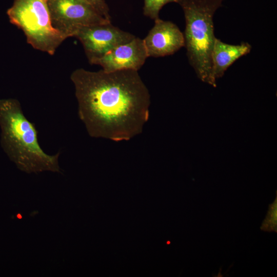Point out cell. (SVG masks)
Wrapping results in <instances>:
<instances>
[{
    "instance_id": "6da1fadb",
    "label": "cell",
    "mask_w": 277,
    "mask_h": 277,
    "mask_svg": "<svg viewBox=\"0 0 277 277\" xmlns=\"http://www.w3.org/2000/svg\"><path fill=\"white\" fill-rule=\"evenodd\" d=\"M78 115L88 134L114 142L142 132L149 116L150 95L138 71H73Z\"/></svg>"
},
{
    "instance_id": "5b68a950",
    "label": "cell",
    "mask_w": 277,
    "mask_h": 277,
    "mask_svg": "<svg viewBox=\"0 0 277 277\" xmlns=\"http://www.w3.org/2000/svg\"><path fill=\"white\" fill-rule=\"evenodd\" d=\"M51 23L66 39L80 28L111 22L82 0H47Z\"/></svg>"
},
{
    "instance_id": "9c48e42d",
    "label": "cell",
    "mask_w": 277,
    "mask_h": 277,
    "mask_svg": "<svg viewBox=\"0 0 277 277\" xmlns=\"http://www.w3.org/2000/svg\"><path fill=\"white\" fill-rule=\"evenodd\" d=\"M251 46L242 42L239 45H230L216 38L212 53V72L214 78L222 77L225 71L241 57L250 53Z\"/></svg>"
},
{
    "instance_id": "7a4b0ae2",
    "label": "cell",
    "mask_w": 277,
    "mask_h": 277,
    "mask_svg": "<svg viewBox=\"0 0 277 277\" xmlns=\"http://www.w3.org/2000/svg\"><path fill=\"white\" fill-rule=\"evenodd\" d=\"M0 128L2 148L20 170L61 172L60 153L49 155L42 149L35 126L25 116L17 100L0 99Z\"/></svg>"
},
{
    "instance_id": "277c9868",
    "label": "cell",
    "mask_w": 277,
    "mask_h": 277,
    "mask_svg": "<svg viewBox=\"0 0 277 277\" xmlns=\"http://www.w3.org/2000/svg\"><path fill=\"white\" fill-rule=\"evenodd\" d=\"M7 13L36 50L53 55L66 39L52 26L47 0H14Z\"/></svg>"
},
{
    "instance_id": "8992f818",
    "label": "cell",
    "mask_w": 277,
    "mask_h": 277,
    "mask_svg": "<svg viewBox=\"0 0 277 277\" xmlns=\"http://www.w3.org/2000/svg\"><path fill=\"white\" fill-rule=\"evenodd\" d=\"M73 37L82 43L91 64L117 46L135 37L134 35L113 26L111 22L80 28Z\"/></svg>"
},
{
    "instance_id": "52a82bcc",
    "label": "cell",
    "mask_w": 277,
    "mask_h": 277,
    "mask_svg": "<svg viewBox=\"0 0 277 277\" xmlns=\"http://www.w3.org/2000/svg\"><path fill=\"white\" fill-rule=\"evenodd\" d=\"M148 57L143 39L135 37L112 49L92 64L100 65L106 72L123 70L138 71Z\"/></svg>"
},
{
    "instance_id": "8fae6325",
    "label": "cell",
    "mask_w": 277,
    "mask_h": 277,
    "mask_svg": "<svg viewBox=\"0 0 277 277\" xmlns=\"http://www.w3.org/2000/svg\"><path fill=\"white\" fill-rule=\"evenodd\" d=\"M276 198L273 204L270 205L266 218L262 224V229L268 231H276Z\"/></svg>"
},
{
    "instance_id": "3957f363",
    "label": "cell",
    "mask_w": 277,
    "mask_h": 277,
    "mask_svg": "<svg viewBox=\"0 0 277 277\" xmlns=\"http://www.w3.org/2000/svg\"><path fill=\"white\" fill-rule=\"evenodd\" d=\"M223 0H178L185 18L184 37L189 62L198 77L216 85L212 72V53L216 37L213 17Z\"/></svg>"
},
{
    "instance_id": "30bf717a",
    "label": "cell",
    "mask_w": 277,
    "mask_h": 277,
    "mask_svg": "<svg viewBox=\"0 0 277 277\" xmlns=\"http://www.w3.org/2000/svg\"><path fill=\"white\" fill-rule=\"evenodd\" d=\"M178 0H144V14L155 20L159 18V14L162 8L166 4L172 2L177 3Z\"/></svg>"
},
{
    "instance_id": "ba28073f",
    "label": "cell",
    "mask_w": 277,
    "mask_h": 277,
    "mask_svg": "<svg viewBox=\"0 0 277 277\" xmlns=\"http://www.w3.org/2000/svg\"><path fill=\"white\" fill-rule=\"evenodd\" d=\"M154 21V26L143 39L148 57L171 55L185 46L184 34L175 24L159 18Z\"/></svg>"
},
{
    "instance_id": "7c38bea8",
    "label": "cell",
    "mask_w": 277,
    "mask_h": 277,
    "mask_svg": "<svg viewBox=\"0 0 277 277\" xmlns=\"http://www.w3.org/2000/svg\"><path fill=\"white\" fill-rule=\"evenodd\" d=\"M92 6L106 19L111 21L109 7L104 0H82Z\"/></svg>"
}]
</instances>
